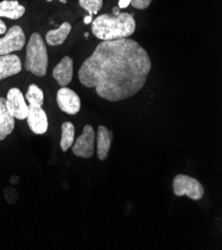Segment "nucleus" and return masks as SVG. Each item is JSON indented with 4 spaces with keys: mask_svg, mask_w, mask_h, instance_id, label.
I'll return each instance as SVG.
<instances>
[{
    "mask_svg": "<svg viewBox=\"0 0 222 250\" xmlns=\"http://www.w3.org/2000/svg\"><path fill=\"white\" fill-rule=\"evenodd\" d=\"M152 67L150 55L136 40L102 41L81 65L78 78L86 88H94L99 97L119 102L142 89Z\"/></svg>",
    "mask_w": 222,
    "mask_h": 250,
    "instance_id": "obj_1",
    "label": "nucleus"
},
{
    "mask_svg": "<svg viewBox=\"0 0 222 250\" xmlns=\"http://www.w3.org/2000/svg\"><path fill=\"white\" fill-rule=\"evenodd\" d=\"M136 27L134 16L128 12L102 14L92 21L94 36L103 41L129 38L135 33Z\"/></svg>",
    "mask_w": 222,
    "mask_h": 250,
    "instance_id": "obj_2",
    "label": "nucleus"
},
{
    "mask_svg": "<svg viewBox=\"0 0 222 250\" xmlns=\"http://www.w3.org/2000/svg\"><path fill=\"white\" fill-rule=\"evenodd\" d=\"M48 53L45 41L38 32H34L26 46L24 68L37 77H44L48 68Z\"/></svg>",
    "mask_w": 222,
    "mask_h": 250,
    "instance_id": "obj_3",
    "label": "nucleus"
},
{
    "mask_svg": "<svg viewBox=\"0 0 222 250\" xmlns=\"http://www.w3.org/2000/svg\"><path fill=\"white\" fill-rule=\"evenodd\" d=\"M174 192L177 196L186 195L192 201H200L204 195V188L202 185L196 179L186 176V174H178L172 182Z\"/></svg>",
    "mask_w": 222,
    "mask_h": 250,
    "instance_id": "obj_4",
    "label": "nucleus"
},
{
    "mask_svg": "<svg viewBox=\"0 0 222 250\" xmlns=\"http://www.w3.org/2000/svg\"><path fill=\"white\" fill-rule=\"evenodd\" d=\"M95 141L96 134L91 125H86L83 133L74 142L72 146V153L76 157L83 159H90L95 154Z\"/></svg>",
    "mask_w": 222,
    "mask_h": 250,
    "instance_id": "obj_5",
    "label": "nucleus"
},
{
    "mask_svg": "<svg viewBox=\"0 0 222 250\" xmlns=\"http://www.w3.org/2000/svg\"><path fill=\"white\" fill-rule=\"evenodd\" d=\"M25 41L26 37L23 29L18 25H14L6 31L3 37L0 38V55H7L14 51H20L25 46Z\"/></svg>",
    "mask_w": 222,
    "mask_h": 250,
    "instance_id": "obj_6",
    "label": "nucleus"
},
{
    "mask_svg": "<svg viewBox=\"0 0 222 250\" xmlns=\"http://www.w3.org/2000/svg\"><path fill=\"white\" fill-rule=\"evenodd\" d=\"M7 109L14 119L23 121L28 115L29 106L25 102V97L22 94L20 89L11 88L7 92L6 97Z\"/></svg>",
    "mask_w": 222,
    "mask_h": 250,
    "instance_id": "obj_7",
    "label": "nucleus"
},
{
    "mask_svg": "<svg viewBox=\"0 0 222 250\" xmlns=\"http://www.w3.org/2000/svg\"><path fill=\"white\" fill-rule=\"evenodd\" d=\"M56 100L60 110L68 115H76L81 110L80 97L70 88L61 87L57 92Z\"/></svg>",
    "mask_w": 222,
    "mask_h": 250,
    "instance_id": "obj_8",
    "label": "nucleus"
},
{
    "mask_svg": "<svg viewBox=\"0 0 222 250\" xmlns=\"http://www.w3.org/2000/svg\"><path fill=\"white\" fill-rule=\"evenodd\" d=\"M29 129L36 135H44L48 130V117L46 112L40 108L29 106L26 117Z\"/></svg>",
    "mask_w": 222,
    "mask_h": 250,
    "instance_id": "obj_9",
    "label": "nucleus"
},
{
    "mask_svg": "<svg viewBox=\"0 0 222 250\" xmlns=\"http://www.w3.org/2000/svg\"><path fill=\"white\" fill-rule=\"evenodd\" d=\"M74 63L71 57L65 56L53 69V78L60 87H67L73 79Z\"/></svg>",
    "mask_w": 222,
    "mask_h": 250,
    "instance_id": "obj_10",
    "label": "nucleus"
},
{
    "mask_svg": "<svg viewBox=\"0 0 222 250\" xmlns=\"http://www.w3.org/2000/svg\"><path fill=\"white\" fill-rule=\"evenodd\" d=\"M21 70L22 63L17 55H0V81L17 75Z\"/></svg>",
    "mask_w": 222,
    "mask_h": 250,
    "instance_id": "obj_11",
    "label": "nucleus"
},
{
    "mask_svg": "<svg viewBox=\"0 0 222 250\" xmlns=\"http://www.w3.org/2000/svg\"><path fill=\"white\" fill-rule=\"evenodd\" d=\"M15 119L7 109L6 98L0 97V141L5 140L14 130Z\"/></svg>",
    "mask_w": 222,
    "mask_h": 250,
    "instance_id": "obj_12",
    "label": "nucleus"
},
{
    "mask_svg": "<svg viewBox=\"0 0 222 250\" xmlns=\"http://www.w3.org/2000/svg\"><path fill=\"white\" fill-rule=\"evenodd\" d=\"M113 133L105 126H99L97 132V155L100 161H106L113 141Z\"/></svg>",
    "mask_w": 222,
    "mask_h": 250,
    "instance_id": "obj_13",
    "label": "nucleus"
},
{
    "mask_svg": "<svg viewBox=\"0 0 222 250\" xmlns=\"http://www.w3.org/2000/svg\"><path fill=\"white\" fill-rule=\"evenodd\" d=\"M25 7L21 5L17 0H3L0 2V17L17 20L25 13Z\"/></svg>",
    "mask_w": 222,
    "mask_h": 250,
    "instance_id": "obj_14",
    "label": "nucleus"
},
{
    "mask_svg": "<svg viewBox=\"0 0 222 250\" xmlns=\"http://www.w3.org/2000/svg\"><path fill=\"white\" fill-rule=\"evenodd\" d=\"M72 30V25L69 22H64L58 29L49 30L46 33V43L49 46H59L68 38Z\"/></svg>",
    "mask_w": 222,
    "mask_h": 250,
    "instance_id": "obj_15",
    "label": "nucleus"
},
{
    "mask_svg": "<svg viewBox=\"0 0 222 250\" xmlns=\"http://www.w3.org/2000/svg\"><path fill=\"white\" fill-rule=\"evenodd\" d=\"M62 136L60 141L61 149L66 153L73 146L75 141V126L71 122H65L62 124Z\"/></svg>",
    "mask_w": 222,
    "mask_h": 250,
    "instance_id": "obj_16",
    "label": "nucleus"
},
{
    "mask_svg": "<svg viewBox=\"0 0 222 250\" xmlns=\"http://www.w3.org/2000/svg\"><path fill=\"white\" fill-rule=\"evenodd\" d=\"M25 98L29 103V106L40 108L44 103V93L40 87L35 84H31L28 87V91L25 95Z\"/></svg>",
    "mask_w": 222,
    "mask_h": 250,
    "instance_id": "obj_17",
    "label": "nucleus"
},
{
    "mask_svg": "<svg viewBox=\"0 0 222 250\" xmlns=\"http://www.w3.org/2000/svg\"><path fill=\"white\" fill-rule=\"evenodd\" d=\"M80 6L89 12V15H97L103 6V0H79Z\"/></svg>",
    "mask_w": 222,
    "mask_h": 250,
    "instance_id": "obj_18",
    "label": "nucleus"
},
{
    "mask_svg": "<svg viewBox=\"0 0 222 250\" xmlns=\"http://www.w3.org/2000/svg\"><path fill=\"white\" fill-rule=\"evenodd\" d=\"M153 0H130V4L137 9L142 10L151 5Z\"/></svg>",
    "mask_w": 222,
    "mask_h": 250,
    "instance_id": "obj_19",
    "label": "nucleus"
},
{
    "mask_svg": "<svg viewBox=\"0 0 222 250\" xmlns=\"http://www.w3.org/2000/svg\"><path fill=\"white\" fill-rule=\"evenodd\" d=\"M6 31H7L6 24L4 23V21L2 19H0V35L5 34Z\"/></svg>",
    "mask_w": 222,
    "mask_h": 250,
    "instance_id": "obj_20",
    "label": "nucleus"
},
{
    "mask_svg": "<svg viewBox=\"0 0 222 250\" xmlns=\"http://www.w3.org/2000/svg\"><path fill=\"white\" fill-rule=\"evenodd\" d=\"M130 4V0H120L119 1V8H126Z\"/></svg>",
    "mask_w": 222,
    "mask_h": 250,
    "instance_id": "obj_21",
    "label": "nucleus"
},
{
    "mask_svg": "<svg viewBox=\"0 0 222 250\" xmlns=\"http://www.w3.org/2000/svg\"><path fill=\"white\" fill-rule=\"evenodd\" d=\"M84 22H85L86 24H88V23L92 22V16H91V15L86 16V17H85V19H84Z\"/></svg>",
    "mask_w": 222,
    "mask_h": 250,
    "instance_id": "obj_22",
    "label": "nucleus"
},
{
    "mask_svg": "<svg viewBox=\"0 0 222 250\" xmlns=\"http://www.w3.org/2000/svg\"><path fill=\"white\" fill-rule=\"evenodd\" d=\"M47 1H52V0H47ZM60 1H61V2H65L64 0H60Z\"/></svg>",
    "mask_w": 222,
    "mask_h": 250,
    "instance_id": "obj_23",
    "label": "nucleus"
}]
</instances>
